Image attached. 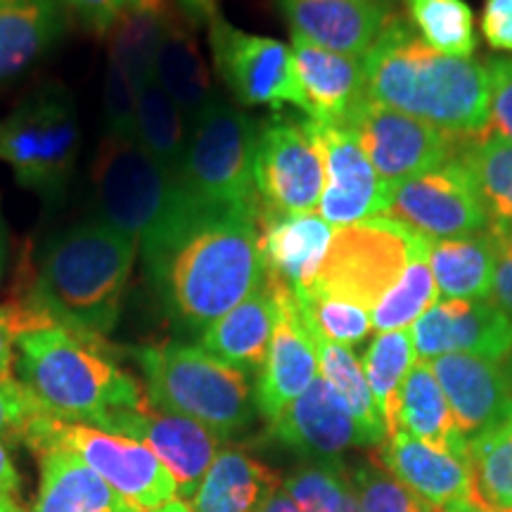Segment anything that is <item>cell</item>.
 Returning <instances> with one entry per match:
<instances>
[{"mask_svg": "<svg viewBox=\"0 0 512 512\" xmlns=\"http://www.w3.org/2000/svg\"><path fill=\"white\" fill-rule=\"evenodd\" d=\"M133 356L145 375L147 399L159 411L200 422L216 439L252 425L254 387L242 370L181 342L140 347Z\"/></svg>", "mask_w": 512, "mask_h": 512, "instance_id": "8992f818", "label": "cell"}, {"mask_svg": "<svg viewBox=\"0 0 512 512\" xmlns=\"http://www.w3.org/2000/svg\"><path fill=\"white\" fill-rule=\"evenodd\" d=\"M266 285L271 287L278 313L271 347L256 380L254 399L256 411L273 422L318 380V356L292 287L271 275H266Z\"/></svg>", "mask_w": 512, "mask_h": 512, "instance_id": "2e32d148", "label": "cell"}, {"mask_svg": "<svg viewBox=\"0 0 512 512\" xmlns=\"http://www.w3.org/2000/svg\"><path fill=\"white\" fill-rule=\"evenodd\" d=\"M411 339L422 361L467 354L505 363L512 354V320L486 299H444L415 320Z\"/></svg>", "mask_w": 512, "mask_h": 512, "instance_id": "e0dca14e", "label": "cell"}, {"mask_svg": "<svg viewBox=\"0 0 512 512\" xmlns=\"http://www.w3.org/2000/svg\"><path fill=\"white\" fill-rule=\"evenodd\" d=\"M138 88L117 62L107 60L105 74V136L136 138Z\"/></svg>", "mask_w": 512, "mask_h": 512, "instance_id": "7bdbcfd3", "label": "cell"}, {"mask_svg": "<svg viewBox=\"0 0 512 512\" xmlns=\"http://www.w3.org/2000/svg\"><path fill=\"white\" fill-rule=\"evenodd\" d=\"M437 302L439 290L430 268V254L418 256V259H413L406 271H403L399 283L373 306V311H370L373 330H406L408 325H413L422 313Z\"/></svg>", "mask_w": 512, "mask_h": 512, "instance_id": "f35d334b", "label": "cell"}, {"mask_svg": "<svg viewBox=\"0 0 512 512\" xmlns=\"http://www.w3.org/2000/svg\"><path fill=\"white\" fill-rule=\"evenodd\" d=\"M190 126L176 102L164 93L155 79L143 83L136 105V140L157 159L164 169L178 176Z\"/></svg>", "mask_w": 512, "mask_h": 512, "instance_id": "e575fe53", "label": "cell"}, {"mask_svg": "<svg viewBox=\"0 0 512 512\" xmlns=\"http://www.w3.org/2000/svg\"><path fill=\"white\" fill-rule=\"evenodd\" d=\"M292 38L351 57L368 50L392 22L389 0H280Z\"/></svg>", "mask_w": 512, "mask_h": 512, "instance_id": "d6986e66", "label": "cell"}, {"mask_svg": "<svg viewBox=\"0 0 512 512\" xmlns=\"http://www.w3.org/2000/svg\"><path fill=\"white\" fill-rule=\"evenodd\" d=\"M368 98L453 133L489 128V76L475 60L451 57L415 36L411 22L392 17L363 57Z\"/></svg>", "mask_w": 512, "mask_h": 512, "instance_id": "7a4b0ae2", "label": "cell"}, {"mask_svg": "<svg viewBox=\"0 0 512 512\" xmlns=\"http://www.w3.org/2000/svg\"><path fill=\"white\" fill-rule=\"evenodd\" d=\"M280 486L283 479L271 467L238 448H226L216 453L188 505L192 512H259Z\"/></svg>", "mask_w": 512, "mask_h": 512, "instance_id": "83f0119b", "label": "cell"}, {"mask_svg": "<svg viewBox=\"0 0 512 512\" xmlns=\"http://www.w3.org/2000/svg\"><path fill=\"white\" fill-rule=\"evenodd\" d=\"M155 81L176 102L188 126L195 124V119L216 100L207 62H204L195 31L190 29V19L171 10L166 15L164 34L159 41Z\"/></svg>", "mask_w": 512, "mask_h": 512, "instance_id": "484cf974", "label": "cell"}, {"mask_svg": "<svg viewBox=\"0 0 512 512\" xmlns=\"http://www.w3.org/2000/svg\"><path fill=\"white\" fill-rule=\"evenodd\" d=\"M311 128L325 162V188L318 202L320 219L332 228H347L387 214L389 185L377 176L354 133L318 121H311Z\"/></svg>", "mask_w": 512, "mask_h": 512, "instance_id": "ac0fdd59", "label": "cell"}, {"mask_svg": "<svg viewBox=\"0 0 512 512\" xmlns=\"http://www.w3.org/2000/svg\"><path fill=\"white\" fill-rule=\"evenodd\" d=\"M31 451L41 463L34 512H138L64 446L41 441Z\"/></svg>", "mask_w": 512, "mask_h": 512, "instance_id": "cb8c5ba5", "label": "cell"}, {"mask_svg": "<svg viewBox=\"0 0 512 512\" xmlns=\"http://www.w3.org/2000/svg\"><path fill=\"white\" fill-rule=\"evenodd\" d=\"M19 512H24V510H19Z\"/></svg>", "mask_w": 512, "mask_h": 512, "instance_id": "be15d7a7", "label": "cell"}, {"mask_svg": "<svg viewBox=\"0 0 512 512\" xmlns=\"http://www.w3.org/2000/svg\"><path fill=\"white\" fill-rule=\"evenodd\" d=\"M48 415L22 382H0V439L24 444L38 418Z\"/></svg>", "mask_w": 512, "mask_h": 512, "instance_id": "f6af8a7d", "label": "cell"}, {"mask_svg": "<svg viewBox=\"0 0 512 512\" xmlns=\"http://www.w3.org/2000/svg\"><path fill=\"white\" fill-rule=\"evenodd\" d=\"M259 512H302V510H299V505L292 501V496L287 494L285 486H280V489L275 491L264 505H261Z\"/></svg>", "mask_w": 512, "mask_h": 512, "instance_id": "f5cc1de1", "label": "cell"}, {"mask_svg": "<svg viewBox=\"0 0 512 512\" xmlns=\"http://www.w3.org/2000/svg\"><path fill=\"white\" fill-rule=\"evenodd\" d=\"M489 121L498 136L512 140V57H489Z\"/></svg>", "mask_w": 512, "mask_h": 512, "instance_id": "bcb514c9", "label": "cell"}, {"mask_svg": "<svg viewBox=\"0 0 512 512\" xmlns=\"http://www.w3.org/2000/svg\"><path fill=\"white\" fill-rule=\"evenodd\" d=\"M0 491H5V494H15L19 491V475H17V467L12 463L10 458V451L8 446H5V441L0 439Z\"/></svg>", "mask_w": 512, "mask_h": 512, "instance_id": "816d5d0a", "label": "cell"}, {"mask_svg": "<svg viewBox=\"0 0 512 512\" xmlns=\"http://www.w3.org/2000/svg\"><path fill=\"white\" fill-rule=\"evenodd\" d=\"M166 15H169L166 5L138 3L126 10L107 31L110 34V60L124 69L138 91L143 83L155 79V60Z\"/></svg>", "mask_w": 512, "mask_h": 512, "instance_id": "8d00e7d4", "label": "cell"}, {"mask_svg": "<svg viewBox=\"0 0 512 512\" xmlns=\"http://www.w3.org/2000/svg\"><path fill=\"white\" fill-rule=\"evenodd\" d=\"M335 512H361V505H358V498L354 494V486H351V489L347 491V496H344L342 505H339Z\"/></svg>", "mask_w": 512, "mask_h": 512, "instance_id": "11a10c76", "label": "cell"}, {"mask_svg": "<svg viewBox=\"0 0 512 512\" xmlns=\"http://www.w3.org/2000/svg\"><path fill=\"white\" fill-rule=\"evenodd\" d=\"M309 330L313 347H316L320 377H323L325 382H330V387L347 401V406L351 408V413H354L358 425H361L363 432L368 434L370 444H382V441L387 439V430H384L382 415L377 411L373 392H370L366 373H363V366L358 363L356 354L349 347H344V344L325 339L313 328Z\"/></svg>", "mask_w": 512, "mask_h": 512, "instance_id": "836d02e7", "label": "cell"}, {"mask_svg": "<svg viewBox=\"0 0 512 512\" xmlns=\"http://www.w3.org/2000/svg\"><path fill=\"white\" fill-rule=\"evenodd\" d=\"M62 31L55 0H17L0 5V83L34 64Z\"/></svg>", "mask_w": 512, "mask_h": 512, "instance_id": "1f68e13d", "label": "cell"}, {"mask_svg": "<svg viewBox=\"0 0 512 512\" xmlns=\"http://www.w3.org/2000/svg\"><path fill=\"white\" fill-rule=\"evenodd\" d=\"M10 3H17V0H0V5H10Z\"/></svg>", "mask_w": 512, "mask_h": 512, "instance_id": "6125c7cd", "label": "cell"}, {"mask_svg": "<svg viewBox=\"0 0 512 512\" xmlns=\"http://www.w3.org/2000/svg\"><path fill=\"white\" fill-rule=\"evenodd\" d=\"M430 247V240L387 214L337 228L311 290L373 311L408 264L430 254Z\"/></svg>", "mask_w": 512, "mask_h": 512, "instance_id": "9c48e42d", "label": "cell"}, {"mask_svg": "<svg viewBox=\"0 0 512 512\" xmlns=\"http://www.w3.org/2000/svg\"><path fill=\"white\" fill-rule=\"evenodd\" d=\"M482 34L491 50L512 53V0H484Z\"/></svg>", "mask_w": 512, "mask_h": 512, "instance_id": "c3c4849f", "label": "cell"}, {"mask_svg": "<svg viewBox=\"0 0 512 512\" xmlns=\"http://www.w3.org/2000/svg\"><path fill=\"white\" fill-rule=\"evenodd\" d=\"M91 183L95 219L136 242L140 254L155 249L202 211L185 197L178 176L164 169L136 138L102 136Z\"/></svg>", "mask_w": 512, "mask_h": 512, "instance_id": "5b68a950", "label": "cell"}, {"mask_svg": "<svg viewBox=\"0 0 512 512\" xmlns=\"http://www.w3.org/2000/svg\"><path fill=\"white\" fill-rule=\"evenodd\" d=\"M98 339L62 323L19 337V382L48 415L100 427L112 413L136 408L147 399L136 377L98 349Z\"/></svg>", "mask_w": 512, "mask_h": 512, "instance_id": "277c9868", "label": "cell"}, {"mask_svg": "<svg viewBox=\"0 0 512 512\" xmlns=\"http://www.w3.org/2000/svg\"><path fill=\"white\" fill-rule=\"evenodd\" d=\"M283 486L302 512H335L351 489V482L339 460H320L297 470V475L285 479Z\"/></svg>", "mask_w": 512, "mask_h": 512, "instance_id": "b9f144b4", "label": "cell"}, {"mask_svg": "<svg viewBox=\"0 0 512 512\" xmlns=\"http://www.w3.org/2000/svg\"><path fill=\"white\" fill-rule=\"evenodd\" d=\"M259 252L266 275L283 280L294 292L311 290L328 256L335 230L320 214L256 211Z\"/></svg>", "mask_w": 512, "mask_h": 512, "instance_id": "7402d4cb", "label": "cell"}, {"mask_svg": "<svg viewBox=\"0 0 512 512\" xmlns=\"http://www.w3.org/2000/svg\"><path fill=\"white\" fill-rule=\"evenodd\" d=\"M0 512H19L15 501H12V496L5 494V491H0Z\"/></svg>", "mask_w": 512, "mask_h": 512, "instance_id": "6f0895ef", "label": "cell"}, {"mask_svg": "<svg viewBox=\"0 0 512 512\" xmlns=\"http://www.w3.org/2000/svg\"><path fill=\"white\" fill-rule=\"evenodd\" d=\"M349 482L354 486L361 512H437V508L413 494L401 479H396L375 456L354 465Z\"/></svg>", "mask_w": 512, "mask_h": 512, "instance_id": "60d3db41", "label": "cell"}, {"mask_svg": "<svg viewBox=\"0 0 512 512\" xmlns=\"http://www.w3.org/2000/svg\"><path fill=\"white\" fill-rule=\"evenodd\" d=\"M64 3H67L69 8L95 31V34H107V31L112 29V24L117 22L126 10L138 5L140 0H64Z\"/></svg>", "mask_w": 512, "mask_h": 512, "instance_id": "7dc6e473", "label": "cell"}, {"mask_svg": "<svg viewBox=\"0 0 512 512\" xmlns=\"http://www.w3.org/2000/svg\"><path fill=\"white\" fill-rule=\"evenodd\" d=\"M3 256H5V242H3V233H0V271H3Z\"/></svg>", "mask_w": 512, "mask_h": 512, "instance_id": "680465c9", "label": "cell"}, {"mask_svg": "<svg viewBox=\"0 0 512 512\" xmlns=\"http://www.w3.org/2000/svg\"><path fill=\"white\" fill-rule=\"evenodd\" d=\"M100 430L136 439L150 448L171 472L178 486V501L188 503L219 453V439L200 422L159 411L145 399L136 408L112 413Z\"/></svg>", "mask_w": 512, "mask_h": 512, "instance_id": "9a60e30c", "label": "cell"}, {"mask_svg": "<svg viewBox=\"0 0 512 512\" xmlns=\"http://www.w3.org/2000/svg\"><path fill=\"white\" fill-rule=\"evenodd\" d=\"M437 512H482L477 508V505H472L467 498L463 501H453V503H446L444 508H437Z\"/></svg>", "mask_w": 512, "mask_h": 512, "instance_id": "db71d44e", "label": "cell"}, {"mask_svg": "<svg viewBox=\"0 0 512 512\" xmlns=\"http://www.w3.org/2000/svg\"><path fill=\"white\" fill-rule=\"evenodd\" d=\"M259 126L238 107L214 100L190 126L178 185L209 214H256L254 162Z\"/></svg>", "mask_w": 512, "mask_h": 512, "instance_id": "52a82bcc", "label": "cell"}, {"mask_svg": "<svg viewBox=\"0 0 512 512\" xmlns=\"http://www.w3.org/2000/svg\"><path fill=\"white\" fill-rule=\"evenodd\" d=\"M209 43L216 72L240 105L304 110L294 53L283 41L247 34L216 15L209 22Z\"/></svg>", "mask_w": 512, "mask_h": 512, "instance_id": "4fadbf2b", "label": "cell"}, {"mask_svg": "<svg viewBox=\"0 0 512 512\" xmlns=\"http://www.w3.org/2000/svg\"><path fill=\"white\" fill-rule=\"evenodd\" d=\"M415 363L411 330L380 332L363 354V373L382 415L387 439L399 432V392Z\"/></svg>", "mask_w": 512, "mask_h": 512, "instance_id": "d590c367", "label": "cell"}, {"mask_svg": "<svg viewBox=\"0 0 512 512\" xmlns=\"http://www.w3.org/2000/svg\"><path fill=\"white\" fill-rule=\"evenodd\" d=\"M271 434L292 451L318 460L335 458L351 446H373L347 401L323 377L271 422Z\"/></svg>", "mask_w": 512, "mask_h": 512, "instance_id": "ffe728a7", "label": "cell"}, {"mask_svg": "<svg viewBox=\"0 0 512 512\" xmlns=\"http://www.w3.org/2000/svg\"><path fill=\"white\" fill-rule=\"evenodd\" d=\"M41 441L64 446L79 456L138 512L157 510L178 498L174 475L150 448L136 439L43 415L34 422L24 444L31 448Z\"/></svg>", "mask_w": 512, "mask_h": 512, "instance_id": "30bf717a", "label": "cell"}, {"mask_svg": "<svg viewBox=\"0 0 512 512\" xmlns=\"http://www.w3.org/2000/svg\"><path fill=\"white\" fill-rule=\"evenodd\" d=\"M430 366L467 439L501 422L512 411V380L505 363L446 354L434 358Z\"/></svg>", "mask_w": 512, "mask_h": 512, "instance_id": "44dd1931", "label": "cell"}, {"mask_svg": "<svg viewBox=\"0 0 512 512\" xmlns=\"http://www.w3.org/2000/svg\"><path fill=\"white\" fill-rule=\"evenodd\" d=\"M489 297L512 320V235H496V271Z\"/></svg>", "mask_w": 512, "mask_h": 512, "instance_id": "681fc988", "label": "cell"}, {"mask_svg": "<svg viewBox=\"0 0 512 512\" xmlns=\"http://www.w3.org/2000/svg\"><path fill=\"white\" fill-rule=\"evenodd\" d=\"M399 432L451 453L458 460L467 456V439L460 432L444 389L432 373L430 361H415L399 392Z\"/></svg>", "mask_w": 512, "mask_h": 512, "instance_id": "f1b7e54d", "label": "cell"}, {"mask_svg": "<svg viewBox=\"0 0 512 512\" xmlns=\"http://www.w3.org/2000/svg\"><path fill=\"white\" fill-rule=\"evenodd\" d=\"M79 147L76 98L60 81L38 86L0 121V159L24 190L46 202L64 195Z\"/></svg>", "mask_w": 512, "mask_h": 512, "instance_id": "ba28073f", "label": "cell"}, {"mask_svg": "<svg viewBox=\"0 0 512 512\" xmlns=\"http://www.w3.org/2000/svg\"><path fill=\"white\" fill-rule=\"evenodd\" d=\"M138 252L136 242L100 219L64 228L41 254L34 304L83 335H110Z\"/></svg>", "mask_w": 512, "mask_h": 512, "instance_id": "3957f363", "label": "cell"}, {"mask_svg": "<svg viewBox=\"0 0 512 512\" xmlns=\"http://www.w3.org/2000/svg\"><path fill=\"white\" fill-rule=\"evenodd\" d=\"M140 3H147V5H166L164 0H140Z\"/></svg>", "mask_w": 512, "mask_h": 512, "instance_id": "94428289", "label": "cell"}, {"mask_svg": "<svg viewBox=\"0 0 512 512\" xmlns=\"http://www.w3.org/2000/svg\"><path fill=\"white\" fill-rule=\"evenodd\" d=\"M456 157L475 181L491 233L512 235V140L486 128L463 138Z\"/></svg>", "mask_w": 512, "mask_h": 512, "instance_id": "4dcf8cb0", "label": "cell"}, {"mask_svg": "<svg viewBox=\"0 0 512 512\" xmlns=\"http://www.w3.org/2000/svg\"><path fill=\"white\" fill-rule=\"evenodd\" d=\"M275 313L278 311H275L273 292L264 278V285L249 294L245 302L202 330L200 347L242 373L261 370L273 339Z\"/></svg>", "mask_w": 512, "mask_h": 512, "instance_id": "4316f807", "label": "cell"}, {"mask_svg": "<svg viewBox=\"0 0 512 512\" xmlns=\"http://www.w3.org/2000/svg\"><path fill=\"white\" fill-rule=\"evenodd\" d=\"M181 3L183 15L190 19V22H211L216 15H219V0H178Z\"/></svg>", "mask_w": 512, "mask_h": 512, "instance_id": "f907efd6", "label": "cell"}, {"mask_svg": "<svg viewBox=\"0 0 512 512\" xmlns=\"http://www.w3.org/2000/svg\"><path fill=\"white\" fill-rule=\"evenodd\" d=\"M430 268L446 299H486L496 271V235L489 228L430 247Z\"/></svg>", "mask_w": 512, "mask_h": 512, "instance_id": "f546056e", "label": "cell"}, {"mask_svg": "<svg viewBox=\"0 0 512 512\" xmlns=\"http://www.w3.org/2000/svg\"><path fill=\"white\" fill-rule=\"evenodd\" d=\"M292 53L309 119L330 126L347 124L368 98L363 57L332 53L299 38H292Z\"/></svg>", "mask_w": 512, "mask_h": 512, "instance_id": "603a6c76", "label": "cell"}, {"mask_svg": "<svg viewBox=\"0 0 512 512\" xmlns=\"http://www.w3.org/2000/svg\"><path fill=\"white\" fill-rule=\"evenodd\" d=\"M57 320L36 304L0 306V382L15 380V347L24 332L46 328Z\"/></svg>", "mask_w": 512, "mask_h": 512, "instance_id": "ee69618b", "label": "cell"}, {"mask_svg": "<svg viewBox=\"0 0 512 512\" xmlns=\"http://www.w3.org/2000/svg\"><path fill=\"white\" fill-rule=\"evenodd\" d=\"M166 309L188 330H207L264 285L256 214H200L143 254Z\"/></svg>", "mask_w": 512, "mask_h": 512, "instance_id": "6da1fadb", "label": "cell"}, {"mask_svg": "<svg viewBox=\"0 0 512 512\" xmlns=\"http://www.w3.org/2000/svg\"><path fill=\"white\" fill-rule=\"evenodd\" d=\"M470 501L482 512H512V411L467 441Z\"/></svg>", "mask_w": 512, "mask_h": 512, "instance_id": "d6a6232c", "label": "cell"}, {"mask_svg": "<svg viewBox=\"0 0 512 512\" xmlns=\"http://www.w3.org/2000/svg\"><path fill=\"white\" fill-rule=\"evenodd\" d=\"M505 370H508V375H510V380H512V354L508 356V361H505Z\"/></svg>", "mask_w": 512, "mask_h": 512, "instance_id": "91938a15", "label": "cell"}, {"mask_svg": "<svg viewBox=\"0 0 512 512\" xmlns=\"http://www.w3.org/2000/svg\"><path fill=\"white\" fill-rule=\"evenodd\" d=\"M411 27L437 53L472 60L477 50L475 15L465 0H403Z\"/></svg>", "mask_w": 512, "mask_h": 512, "instance_id": "74e56055", "label": "cell"}, {"mask_svg": "<svg viewBox=\"0 0 512 512\" xmlns=\"http://www.w3.org/2000/svg\"><path fill=\"white\" fill-rule=\"evenodd\" d=\"M342 128L354 133L363 155L387 185L451 162L463 143V138L453 133L370 98L356 107Z\"/></svg>", "mask_w": 512, "mask_h": 512, "instance_id": "7c38bea8", "label": "cell"}, {"mask_svg": "<svg viewBox=\"0 0 512 512\" xmlns=\"http://www.w3.org/2000/svg\"><path fill=\"white\" fill-rule=\"evenodd\" d=\"M150 512H192L190 510V505L185 503V501H169L166 505H162V508H157V510H150Z\"/></svg>", "mask_w": 512, "mask_h": 512, "instance_id": "9f6ffc18", "label": "cell"}, {"mask_svg": "<svg viewBox=\"0 0 512 512\" xmlns=\"http://www.w3.org/2000/svg\"><path fill=\"white\" fill-rule=\"evenodd\" d=\"M254 185L271 214H311L325 188V162L311 121L273 117L259 126Z\"/></svg>", "mask_w": 512, "mask_h": 512, "instance_id": "8fae6325", "label": "cell"}, {"mask_svg": "<svg viewBox=\"0 0 512 512\" xmlns=\"http://www.w3.org/2000/svg\"><path fill=\"white\" fill-rule=\"evenodd\" d=\"M294 297H297V304L309 328L320 332L330 342L344 344V347L351 349L354 344H361L373 330V318L363 306L316 290L294 292Z\"/></svg>", "mask_w": 512, "mask_h": 512, "instance_id": "ab89813d", "label": "cell"}, {"mask_svg": "<svg viewBox=\"0 0 512 512\" xmlns=\"http://www.w3.org/2000/svg\"><path fill=\"white\" fill-rule=\"evenodd\" d=\"M380 463L432 508L470 498V475L463 460L406 432L389 437Z\"/></svg>", "mask_w": 512, "mask_h": 512, "instance_id": "d4e9b609", "label": "cell"}, {"mask_svg": "<svg viewBox=\"0 0 512 512\" xmlns=\"http://www.w3.org/2000/svg\"><path fill=\"white\" fill-rule=\"evenodd\" d=\"M387 216L430 242L465 238L489 228L475 181L458 157L389 185Z\"/></svg>", "mask_w": 512, "mask_h": 512, "instance_id": "5bb4252c", "label": "cell"}]
</instances>
